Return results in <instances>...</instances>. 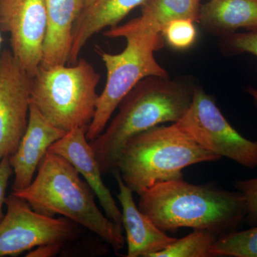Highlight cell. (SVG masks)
<instances>
[{
	"mask_svg": "<svg viewBox=\"0 0 257 257\" xmlns=\"http://www.w3.org/2000/svg\"><path fill=\"white\" fill-rule=\"evenodd\" d=\"M83 1H84V5H85L86 7L92 4L95 0H83ZM85 7H84V8H85Z\"/></svg>",
	"mask_w": 257,
	"mask_h": 257,
	"instance_id": "obj_26",
	"label": "cell"
},
{
	"mask_svg": "<svg viewBox=\"0 0 257 257\" xmlns=\"http://www.w3.org/2000/svg\"><path fill=\"white\" fill-rule=\"evenodd\" d=\"M198 23L221 37L239 29L257 31V0H209L202 5Z\"/></svg>",
	"mask_w": 257,
	"mask_h": 257,
	"instance_id": "obj_16",
	"label": "cell"
},
{
	"mask_svg": "<svg viewBox=\"0 0 257 257\" xmlns=\"http://www.w3.org/2000/svg\"><path fill=\"white\" fill-rule=\"evenodd\" d=\"M195 87L170 77L151 76L140 81L120 102L104 131L90 142L102 172L115 170L120 151L135 135L177 122L190 106Z\"/></svg>",
	"mask_w": 257,
	"mask_h": 257,
	"instance_id": "obj_2",
	"label": "cell"
},
{
	"mask_svg": "<svg viewBox=\"0 0 257 257\" xmlns=\"http://www.w3.org/2000/svg\"><path fill=\"white\" fill-rule=\"evenodd\" d=\"M31 77L11 51L0 54V160L11 156L28 127Z\"/></svg>",
	"mask_w": 257,
	"mask_h": 257,
	"instance_id": "obj_10",
	"label": "cell"
},
{
	"mask_svg": "<svg viewBox=\"0 0 257 257\" xmlns=\"http://www.w3.org/2000/svg\"><path fill=\"white\" fill-rule=\"evenodd\" d=\"M200 0H147L142 5V15L122 25L124 30H149L162 33L170 22L179 19L199 23Z\"/></svg>",
	"mask_w": 257,
	"mask_h": 257,
	"instance_id": "obj_17",
	"label": "cell"
},
{
	"mask_svg": "<svg viewBox=\"0 0 257 257\" xmlns=\"http://www.w3.org/2000/svg\"><path fill=\"white\" fill-rule=\"evenodd\" d=\"M194 22L186 19H179L170 22L162 31L164 40L176 50L190 48L197 37Z\"/></svg>",
	"mask_w": 257,
	"mask_h": 257,
	"instance_id": "obj_20",
	"label": "cell"
},
{
	"mask_svg": "<svg viewBox=\"0 0 257 257\" xmlns=\"http://www.w3.org/2000/svg\"><path fill=\"white\" fill-rule=\"evenodd\" d=\"M222 47L229 54H251L257 57V31L234 32L222 37Z\"/></svg>",
	"mask_w": 257,
	"mask_h": 257,
	"instance_id": "obj_21",
	"label": "cell"
},
{
	"mask_svg": "<svg viewBox=\"0 0 257 257\" xmlns=\"http://www.w3.org/2000/svg\"><path fill=\"white\" fill-rule=\"evenodd\" d=\"M0 28L10 34L15 59L33 77L41 64L47 35L45 0H0Z\"/></svg>",
	"mask_w": 257,
	"mask_h": 257,
	"instance_id": "obj_9",
	"label": "cell"
},
{
	"mask_svg": "<svg viewBox=\"0 0 257 257\" xmlns=\"http://www.w3.org/2000/svg\"><path fill=\"white\" fill-rule=\"evenodd\" d=\"M211 253L212 256L257 257V226L223 235L216 240Z\"/></svg>",
	"mask_w": 257,
	"mask_h": 257,
	"instance_id": "obj_19",
	"label": "cell"
},
{
	"mask_svg": "<svg viewBox=\"0 0 257 257\" xmlns=\"http://www.w3.org/2000/svg\"><path fill=\"white\" fill-rule=\"evenodd\" d=\"M220 159L172 123L130 138L120 151L115 170L128 188L140 195L160 182L183 179L186 167Z\"/></svg>",
	"mask_w": 257,
	"mask_h": 257,
	"instance_id": "obj_4",
	"label": "cell"
},
{
	"mask_svg": "<svg viewBox=\"0 0 257 257\" xmlns=\"http://www.w3.org/2000/svg\"><path fill=\"white\" fill-rule=\"evenodd\" d=\"M219 236L205 229H194L182 239H177L153 257H211V248Z\"/></svg>",
	"mask_w": 257,
	"mask_h": 257,
	"instance_id": "obj_18",
	"label": "cell"
},
{
	"mask_svg": "<svg viewBox=\"0 0 257 257\" xmlns=\"http://www.w3.org/2000/svg\"><path fill=\"white\" fill-rule=\"evenodd\" d=\"M13 175H14V171L10 164V156L5 157L0 160V222L5 217L3 206L7 197V188Z\"/></svg>",
	"mask_w": 257,
	"mask_h": 257,
	"instance_id": "obj_23",
	"label": "cell"
},
{
	"mask_svg": "<svg viewBox=\"0 0 257 257\" xmlns=\"http://www.w3.org/2000/svg\"><path fill=\"white\" fill-rule=\"evenodd\" d=\"M1 28H0V50H1L2 42H3V38H2Z\"/></svg>",
	"mask_w": 257,
	"mask_h": 257,
	"instance_id": "obj_27",
	"label": "cell"
},
{
	"mask_svg": "<svg viewBox=\"0 0 257 257\" xmlns=\"http://www.w3.org/2000/svg\"><path fill=\"white\" fill-rule=\"evenodd\" d=\"M60 244H45L30 250L26 255L28 257H51L57 254L62 247Z\"/></svg>",
	"mask_w": 257,
	"mask_h": 257,
	"instance_id": "obj_24",
	"label": "cell"
},
{
	"mask_svg": "<svg viewBox=\"0 0 257 257\" xmlns=\"http://www.w3.org/2000/svg\"><path fill=\"white\" fill-rule=\"evenodd\" d=\"M200 1H201V0H200Z\"/></svg>",
	"mask_w": 257,
	"mask_h": 257,
	"instance_id": "obj_28",
	"label": "cell"
},
{
	"mask_svg": "<svg viewBox=\"0 0 257 257\" xmlns=\"http://www.w3.org/2000/svg\"><path fill=\"white\" fill-rule=\"evenodd\" d=\"M7 212L0 222V257L15 256L45 244L73 239L77 224L67 218L44 215L13 192L5 199Z\"/></svg>",
	"mask_w": 257,
	"mask_h": 257,
	"instance_id": "obj_8",
	"label": "cell"
},
{
	"mask_svg": "<svg viewBox=\"0 0 257 257\" xmlns=\"http://www.w3.org/2000/svg\"><path fill=\"white\" fill-rule=\"evenodd\" d=\"M175 123L208 152L247 168L257 167V140L251 141L238 133L221 112L215 99L202 87H195L190 106Z\"/></svg>",
	"mask_w": 257,
	"mask_h": 257,
	"instance_id": "obj_7",
	"label": "cell"
},
{
	"mask_svg": "<svg viewBox=\"0 0 257 257\" xmlns=\"http://www.w3.org/2000/svg\"><path fill=\"white\" fill-rule=\"evenodd\" d=\"M147 0H95L86 6L76 21L68 64H75L88 40L106 28L117 26L135 8Z\"/></svg>",
	"mask_w": 257,
	"mask_h": 257,
	"instance_id": "obj_15",
	"label": "cell"
},
{
	"mask_svg": "<svg viewBox=\"0 0 257 257\" xmlns=\"http://www.w3.org/2000/svg\"><path fill=\"white\" fill-rule=\"evenodd\" d=\"M138 207L165 232L181 228L205 229L219 237L246 219L242 194L211 184H194L183 179L155 184L140 195Z\"/></svg>",
	"mask_w": 257,
	"mask_h": 257,
	"instance_id": "obj_1",
	"label": "cell"
},
{
	"mask_svg": "<svg viewBox=\"0 0 257 257\" xmlns=\"http://www.w3.org/2000/svg\"><path fill=\"white\" fill-rule=\"evenodd\" d=\"M13 193L40 214L53 217L60 214L87 228L116 253L124 248L123 226L101 212L92 189L73 166L57 154L47 152L32 183Z\"/></svg>",
	"mask_w": 257,
	"mask_h": 257,
	"instance_id": "obj_3",
	"label": "cell"
},
{
	"mask_svg": "<svg viewBox=\"0 0 257 257\" xmlns=\"http://www.w3.org/2000/svg\"><path fill=\"white\" fill-rule=\"evenodd\" d=\"M87 128H76L67 132L49 149L68 161L82 176L98 200L105 214L116 224L122 226V213L103 182L100 165L86 134Z\"/></svg>",
	"mask_w": 257,
	"mask_h": 257,
	"instance_id": "obj_11",
	"label": "cell"
},
{
	"mask_svg": "<svg viewBox=\"0 0 257 257\" xmlns=\"http://www.w3.org/2000/svg\"><path fill=\"white\" fill-rule=\"evenodd\" d=\"M246 92L253 98L255 104L257 107V89L253 87H248L246 89Z\"/></svg>",
	"mask_w": 257,
	"mask_h": 257,
	"instance_id": "obj_25",
	"label": "cell"
},
{
	"mask_svg": "<svg viewBox=\"0 0 257 257\" xmlns=\"http://www.w3.org/2000/svg\"><path fill=\"white\" fill-rule=\"evenodd\" d=\"M100 77L84 59L69 67H40L31 77L30 104L66 133L88 128L95 113Z\"/></svg>",
	"mask_w": 257,
	"mask_h": 257,
	"instance_id": "obj_6",
	"label": "cell"
},
{
	"mask_svg": "<svg viewBox=\"0 0 257 257\" xmlns=\"http://www.w3.org/2000/svg\"><path fill=\"white\" fill-rule=\"evenodd\" d=\"M234 187L242 194L246 207V219L248 224H257V177L256 178L236 180Z\"/></svg>",
	"mask_w": 257,
	"mask_h": 257,
	"instance_id": "obj_22",
	"label": "cell"
},
{
	"mask_svg": "<svg viewBox=\"0 0 257 257\" xmlns=\"http://www.w3.org/2000/svg\"><path fill=\"white\" fill-rule=\"evenodd\" d=\"M104 35L109 38L123 37L126 45L118 54L96 50L105 65L106 81L87 128L86 136L89 142L104 131L120 102L140 81L151 76L170 77L155 56L163 47L162 34L149 30H122L116 26L106 30Z\"/></svg>",
	"mask_w": 257,
	"mask_h": 257,
	"instance_id": "obj_5",
	"label": "cell"
},
{
	"mask_svg": "<svg viewBox=\"0 0 257 257\" xmlns=\"http://www.w3.org/2000/svg\"><path fill=\"white\" fill-rule=\"evenodd\" d=\"M118 184L117 197L121 207L122 226L126 232L127 257H153L165 249L177 238L171 237L161 230L134 200L133 192L125 184L119 172L114 170Z\"/></svg>",
	"mask_w": 257,
	"mask_h": 257,
	"instance_id": "obj_13",
	"label": "cell"
},
{
	"mask_svg": "<svg viewBox=\"0 0 257 257\" xmlns=\"http://www.w3.org/2000/svg\"><path fill=\"white\" fill-rule=\"evenodd\" d=\"M66 133L30 104L28 127L16 151L10 156L14 171L13 191L26 188L32 183L50 147Z\"/></svg>",
	"mask_w": 257,
	"mask_h": 257,
	"instance_id": "obj_12",
	"label": "cell"
},
{
	"mask_svg": "<svg viewBox=\"0 0 257 257\" xmlns=\"http://www.w3.org/2000/svg\"><path fill=\"white\" fill-rule=\"evenodd\" d=\"M47 29L40 67L68 63L74 25L84 9L83 0H45Z\"/></svg>",
	"mask_w": 257,
	"mask_h": 257,
	"instance_id": "obj_14",
	"label": "cell"
}]
</instances>
